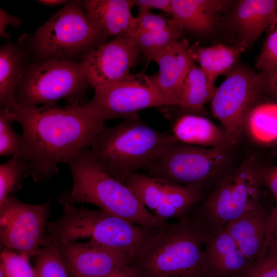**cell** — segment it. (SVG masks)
I'll list each match as a JSON object with an SVG mask.
<instances>
[{"label":"cell","mask_w":277,"mask_h":277,"mask_svg":"<svg viewBox=\"0 0 277 277\" xmlns=\"http://www.w3.org/2000/svg\"><path fill=\"white\" fill-rule=\"evenodd\" d=\"M12 112L23 130L30 176L37 183L57 174L58 164L89 147L105 126L82 104L19 106Z\"/></svg>","instance_id":"obj_1"},{"label":"cell","mask_w":277,"mask_h":277,"mask_svg":"<svg viewBox=\"0 0 277 277\" xmlns=\"http://www.w3.org/2000/svg\"><path fill=\"white\" fill-rule=\"evenodd\" d=\"M203 240L200 228L186 214L176 223L149 229L130 265L138 277L204 276Z\"/></svg>","instance_id":"obj_2"},{"label":"cell","mask_w":277,"mask_h":277,"mask_svg":"<svg viewBox=\"0 0 277 277\" xmlns=\"http://www.w3.org/2000/svg\"><path fill=\"white\" fill-rule=\"evenodd\" d=\"M176 141L173 135L147 125L137 115L116 125L105 126L89 149L99 167L124 183L130 174L147 170Z\"/></svg>","instance_id":"obj_3"},{"label":"cell","mask_w":277,"mask_h":277,"mask_svg":"<svg viewBox=\"0 0 277 277\" xmlns=\"http://www.w3.org/2000/svg\"><path fill=\"white\" fill-rule=\"evenodd\" d=\"M67 164L72 174V186L70 191L57 196V201L62 205L92 204L148 229L163 224L156 220L124 183L99 167L89 147L80 151Z\"/></svg>","instance_id":"obj_4"},{"label":"cell","mask_w":277,"mask_h":277,"mask_svg":"<svg viewBox=\"0 0 277 277\" xmlns=\"http://www.w3.org/2000/svg\"><path fill=\"white\" fill-rule=\"evenodd\" d=\"M55 221L48 222L41 246H54L88 239L89 241L129 253L132 256L149 229L102 209L63 204Z\"/></svg>","instance_id":"obj_5"},{"label":"cell","mask_w":277,"mask_h":277,"mask_svg":"<svg viewBox=\"0 0 277 277\" xmlns=\"http://www.w3.org/2000/svg\"><path fill=\"white\" fill-rule=\"evenodd\" d=\"M261 173L251 161L224 177L193 215L204 235L260 206Z\"/></svg>","instance_id":"obj_6"},{"label":"cell","mask_w":277,"mask_h":277,"mask_svg":"<svg viewBox=\"0 0 277 277\" xmlns=\"http://www.w3.org/2000/svg\"><path fill=\"white\" fill-rule=\"evenodd\" d=\"M88 84L82 63L51 58L33 65L16 91L20 107L53 105L62 98L81 101Z\"/></svg>","instance_id":"obj_7"},{"label":"cell","mask_w":277,"mask_h":277,"mask_svg":"<svg viewBox=\"0 0 277 277\" xmlns=\"http://www.w3.org/2000/svg\"><path fill=\"white\" fill-rule=\"evenodd\" d=\"M225 159L222 146L208 148L176 141L146 171L155 178L202 190L203 185L216 174Z\"/></svg>","instance_id":"obj_8"},{"label":"cell","mask_w":277,"mask_h":277,"mask_svg":"<svg viewBox=\"0 0 277 277\" xmlns=\"http://www.w3.org/2000/svg\"><path fill=\"white\" fill-rule=\"evenodd\" d=\"M262 93L259 73L239 63L216 88L210 102L211 110L223 124L229 143L238 142L249 112Z\"/></svg>","instance_id":"obj_9"},{"label":"cell","mask_w":277,"mask_h":277,"mask_svg":"<svg viewBox=\"0 0 277 277\" xmlns=\"http://www.w3.org/2000/svg\"><path fill=\"white\" fill-rule=\"evenodd\" d=\"M98 35L100 33L80 3L72 1L36 30L34 41L42 54L59 58L81 51Z\"/></svg>","instance_id":"obj_10"},{"label":"cell","mask_w":277,"mask_h":277,"mask_svg":"<svg viewBox=\"0 0 277 277\" xmlns=\"http://www.w3.org/2000/svg\"><path fill=\"white\" fill-rule=\"evenodd\" d=\"M48 201L31 204L9 196L0 205V242L4 248L36 256L48 223Z\"/></svg>","instance_id":"obj_11"},{"label":"cell","mask_w":277,"mask_h":277,"mask_svg":"<svg viewBox=\"0 0 277 277\" xmlns=\"http://www.w3.org/2000/svg\"><path fill=\"white\" fill-rule=\"evenodd\" d=\"M82 105L104 122L137 115V111L153 107L173 106L167 98L135 76L95 89L92 98Z\"/></svg>","instance_id":"obj_12"},{"label":"cell","mask_w":277,"mask_h":277,"mask_svg":"<svg viewBox=\"0 0 277 277\" xmlns=\"http://www.w3.org/2000/svg\"><path fill=\"white\" fill-rule=\"evenodd\" d=\"M139 53L125 37H115L100 46L82 62L88 84L96 89L131 76Z\"/></svg>","instance_id":"obj_13"},{"label":"cell","mask_w":277,"mask_h":277,"mask_svg":"<svg viewBox=\"0 0 277 277\" xmlns=\"http://www.w3.org/2000/svg\"><path fill=\"white\" fill-rule=\"evenodd\" d=\"M71 277H105L130 264L128 252L89 241H76L57 247Z\"/></svg>","instance_id":"obj_14"},{"label":"cell","mask_w":277,"mask_h":277,"mask_svg":"<svg viewBox=\"0 0 277 277\" xmlns=\"http://www.w3.org/2000/svg\"><path fill=\"white\" fill-rule=\"evenodd\" d=\"M252 264L242 252L225 226L204 235V277H239Z\"/></svg>","instance_id":"obj_15"},{"label":"cell","mask_w":277,"mask_h":277,"mask_svg":"<svg viewBox=\"0 0 277 277\" xmlns=\"http://www.w3.org/2000/svg\"><path fill=\"white\" fill-rule=\"evenodd\" d=\"M157 64L158 72L152 76L144 75L145 81L173 106H180L185 80L195 64L191 47L187 41H179L162 56Z\"/></svg>","instance_id":"obj_16"},{"label":"cell","mask_w":277,"mask_h":277,"mask_svg":"<svg viewBox=\"0 0 277 277\" xmlns=\"http://www.w3.org/2000/svg\"><path fill=\"white\" fill-rule=\"evenodd\" d=\"M202 191L190 186L156 178L152 190L143 205L160 223L181 218L202 199Z\"/></svg>","instance_id":"obj_17"},{"label":"cell","mask_w":277,"mask_h":277,"mask_svg":"<svg viewBox=\"0 0 277 277\" xmlns=\"http://www.w3.org/2000/svg\"><path fill=\"white\" fill-rule=\"evenodd\" d=\"M82 6L100 34L125 37L136 29L137 18L131 13L134 0H87Z\"/></svg>","instance_id":"obj_18"},{"label":"cell","mask_w":277,"mask_h":277,"mask_svg":"<svg viewBox=\"0 0 277 277\" xmlns=\"http://www.w3.org/2000/svg\"><path fill=\"white\" fill-rule=\"evenodd\" d=\"M225 227L243 254L252 263L264 255L270 231L268 215L262 206L230 222Z\"/></svg>","instance_id":"obj_19"},{"label":"cell","mask_w":277,"mask_h":277,"mask_svg":"<svg viewBox=\"0 0 277 277\" xmlns=\"http://www.w3.org/2000/svg\"><path fill=\"white\" fill-rule=\"evenodd\" d=\"M277 13V0H240L231 14V23L238 35V42L247 46L266 31Z\"/></svg>","instance_id":"obj_20"},{"label":"cell","mask_w":277,"mask_h":277,"mask_svg":"<svg viewBox=\"0 0 277 277\" xmlns=\"http://www.w3.org/2000/svg\"><path fill=\"white\" fill-rule=\"evenodd\" d=\"M230 3L223 0H171L169 14L183 29L209 33L214 29L217 15Z\"/></svg>","instance_id":"obj_21"},{"label":"cell","mask_w":277,"mask_h":277,"mask_svg":"<svg viewBox=\"0 0 277 277\" xmlns=\"http://www.w3.org/2000/svg\"><path fill=\"white\" fill-rule=\"evenodd\" d=\"M172 132L177 141L198 146H222L227 140L226 135L211 121L193 114L179 117L172 126Z\"/></svg>","instance_id":"obj_22"},{"label":"cell","mask_w":277,"mask_h":277,"mask_svg":"<svg viewBox=\"0 0 277 277\" xmlns=\"http://www.w3.org/2000/svg\"><path fill=\"white\" fill-rule=\"evenodd\" d=\"M247 47L244 42H238L233 45L219 44L207 47H191V49L194 61L197 62L199 67L215 81L220 75H226L232 70Z\"/></svg>","instance_id":"obj_23"},{"label":"cell","mask_w":277,"mask_h":277,"mask_svg":"<svg viewBox=\"0 0 277 277\" xmlns=\"http://www.w3.org/2000/svg\"><path fill=\"white\" fill-rule=\"evenodd\" d=\"M23 58L17 47L6 44L0 50V105L12 112L19 106L16 91L23 73Z\"/></svg>","instance_id":"obj_24"},{"label":"cell","mask_w":277,"mask_h":277,"mask_svg":"<svg viewBox=\"0 0 277 277\" xmlns=\"http://www.w3.org/2000/svg\"><path fill=\"white\" fill-rule=\"evenodd\" d=\"M183 29L172 19L165 29L154 32H135L125 36L140 53L146 57L147 64L154 61L157 63L162 56L180 41Z\"/></svg>","instance_id":"obj_25"},{"label":"cell","mask_w":277,"mask_h":277,"mask_svg":"<svg viewBox=\"0 0 277 277\" xmlns=\"http://www.w3.org/2000/svg\"><path fill=\"white\" fill-rule=\"evenodd\" d=\"M214 82L199 66L193 65L184 81L180 107L190 113H199L210 102L216 89Z\"/></svg>","instance_id":"obj_26"},{"label":"cell","mask_w":277,"mask_h":277,"mask_svg":"<svg viewBox=\"0 0 277 277\" xmlns=\"http://www.w3.org/2000/svg\"><path fill=\"white\" fill-rule=\"evenodd\" d=\"M256 141L268 143L277 140V103L256 104L249 112L245 124Z\"/></svg>","instance_id":"obj_27"},{"label":"cell","mask_w":277,"mask_h":277,"mask_svg":"<svg viewBox=\"0 0 277 277\" xmlns=\"http://www.w3.org/2000/svg\"><path fill=\"white\" fill-rule=\"evenodd\" d=\"M30 176V166L25 159L12 156L0 165V205L23 187L24 180Z\"/></svg>","instance_id":"obj_28"},{"label":"cell","mask_w":277,"mask_h":277,"mask_svg":"<svg viewBox=\"0 0 277 277\" xmlns=\"http://www.w3.org/2000/svg\"><path fill=\"white\" fill-rule=\"evenodd\" d=\"M12 112L8 109L0 110V155L19 156L27 161V152L22 134L12 127Z\"/></svg>","instance_id":"obj_29"},{"label":"cell","mask_w":277,"mask_h":277,"mask_svg":"<svg viewBox=\"0 0 277 277\" xmlns=\"http://www.w3.org/2000/svg\"><path fill=\"white\" fill-rule=\"evenodd\" d=\"M36 256V277H71L57 247H43Z\"/></svg>","instance_id":"obj_30"},{"label":"cell","mask_w":277,"mask_h":277,"mask_svg":"<svg viewBox=\"0 0 277 277\" xmlns=\"http://www.w3.org/2000/svg\"><path fill=\"white\" fill-rule=\"evenodd\" d=\"M0 258V268L5 277H36L28 256L4 248Z\"/></svg>","instance_id":"obj_31"},{"label":"cell","mask_w":277,"mask_h":277,"mask_svg":"<svg viewBox=\"0 0 277 277\" xmlns=\"http://www.w3.org/2000/svg\"><path fill=\"white\" fill-rule=\"evenodd\" d=\"M266 31V36L255 65L260 71L277 66V13Z\"/></svg>","instance_id":"obj_32"},{"label":"cell","mask_w":277,"mask_h":277,"mask_svg":"<svg viewBox=\"0 0 277 277\" xmlns=\"http://www.w3.org/2000/svg\"><path fill=\"white\" fill-rule=\"evenodd\" d=\"M239 277H277V253L268 245L264 255Z\"/></svg>","instance_id":"obj_33"},{"label":"cell","mask_w":277,"mask_h":277,"mask_svg":"<svg viewBox=\"0 0 277 277\" xmlns=\"http://www.w3.org/2000/svg\"><path fill=\"white\" fill-rule=\"evenodd\" d=\"M137 25L135 31L154 32L167 28L172 21L158 14L151 12L137 16Z\"/></svg>","instance_id":"obj_34"},{"label":"cell","mask_w":277,"mask_h":277,"mask_svg":"<svg viewBox=\"0 0 277 277\" xmlns=\"http://www.w3.org/2000/svg\"><path fill=\"white\" fill-rule=\"evenodd\" d=\"M263 93L274 100L277 103V66L259 72Z\"/></svg>","instance_id":"obj_35"},{"label":"cell","mask_w":277,"mask_h":277,"mask_svg":"<svg viewBox=\"0 0 277 277\" xmlns=\"http://www.w3.org/2000/svg\"><path fill=\"white\" fill-rule=\"evenodd\" d=\"M138 10L137 16L150 12L152 9H160L170 14L171 0H134Z\"/></svg>","instance_id":"obj_36"},{"label":"cell","mask_w":277,"mask_h":277,"mask_svg":"<svg viewBox=\"0 0 277 277\" xmlns=\"http://www.w3.org/2000/svg\"><path fill=\"white\" fill-rule=\"evenodd\" d=\"M22 23V21L8 14L5 10L0 9V36L4 38H7L9 34L6 32L8 26L10 25L13 27H18Z\"/></svg>","instance_id":"obj_37"},{"label":"cell","mask_w":277,"mask_h":277,"mask_svg":"<svg viewBox=\"0 0 277 277\" xmlns=\"http://www.w3.org/2000/svg\"><path fill=\"white\" fill-rule=\"evenodd\" d=\"M261 184H264L277 199V166L269 170L261 173Z\"/></svg>","instance_id":"obj_38"},{"label":"cell","mask_w":277,"mask_h":277,"mask_svg":"<svg viewBox=\"0 0 277 277\" xmlns=\"http://www.w3.org/2000/svg\"><path fill=\"white\" fill-rule=\"evenodd\" d=\"M268 223L270 234L271 232H277V204L268 214Z\"/></svg>","instance_id":"obj_39"},{"label":"cell","mask_w":277,"mask_h":277,"mask_svg":"<svg viewBox=\"0 0 277 277\" xmlns=\"http://www.w3.org/2000/svg\"><path fill=\"white\" fill-rule=\"evenodd\" d=\"M38 2L42 4L47 6H57L65 3H68L67 1L64 0H41L38 1Z\"/></svg>","instance_id":"obj_40"},{"label":"cell","mask_w":277,"mask_h":277,"mask_svg":"<svg viewBox=\"0 0 277 277\" xmlns=\"http://www.w3.org/2000/svg\"><path fill=\"white\" fill-rule=\"evenodd\" d=\"M268 245H270L277 253V232L271 233Z\"/></svg>","instance_id":"obj_41"},{"label":"cell","mask_w":277,"mask_h":277,"mask_svg":"<svg viewBox=\"0 0 277 277\" xmlns=\"http://www.w3.org/2000/svg\"><path fill=\"white\" fill-rule=\"evenodd\" d=\"M0 277H5L3 269L0 268Z\"/></svg>","instance_id":"obj_42"},{"label":"cell","mask_w":277,"mask_h":277,"mask_svg":"<svg viewBox=\"0 0 277 277\" xmlns=\"http://www.w3.org/2000/svg\"><path fill=\"white\" fill-rule=\"evenodd\" d=\"M189 277H204L202 275H197V276H189Z\"/></svg>","instance_id":"obj_43"},{"label":"cell","mask_w":277,"mask_h":277,"mask_svg":"<svg viewBox=\"0 0 277 277\" xmlns=\"http://www.w3.org/2000/svg\"><path fill=\"white\" fill-rule=\"evenodd\" d=\"M105 277H106V276H105Z\"/></svg>","instance_id":"obj_44"}]
</instances>
